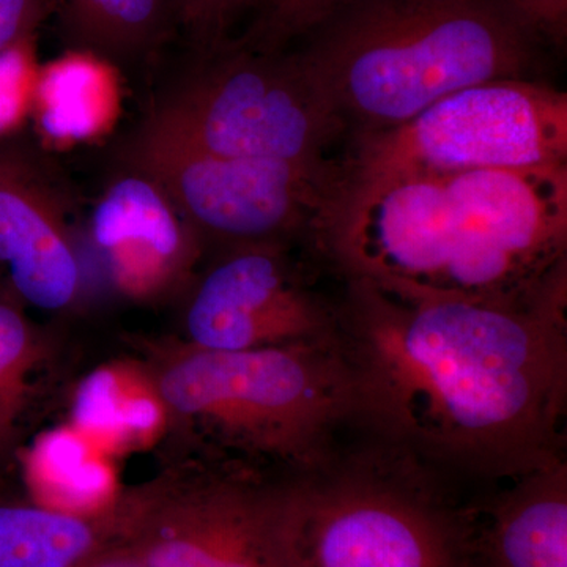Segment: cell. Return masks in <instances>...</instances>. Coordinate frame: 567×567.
Wrapping results in <instances>:
<instances>
[{
	"mask_svg": "<svg viewBox=\"0 0 567 567\" xmlns=\"http://www.w3.org/2000/svg\"><path fill=\"white\" fill-rule=\"evenodd\" d=\"M567 287L524 305L405 300L349 281L353 423L421 465L517 477L563 461Z\"/></svg>",
	"mask_w": 567,
	"mask_h": 567,
	"instance_id": "obj_1",
	"label": "cell"
},
{
	"mask_svg": "<svg viewBox=\"0 0 567 567\" xmlns=\"http://www.w3.org/2000/svg\"><path fill=\"white\" fill-rule=\"evenodd\" d=\"M142 369L169 450L238 462L286 477L324 468L334 436L353 423L352 380L341 347H153Z\"/></svg>",
	"mask_w": 567,
	"mask_h": 567,
	"instance_id": "obj_2",
	"label": "cell"
},
{
	"mask_svg": "<svg viewBox=\"0 0 567 567\" xmlns=\"http://www.w3.org/2000/svg\"><path fill=\"white\" fill-rule=\"evenodd\" d=\"M309 37L297 58L360 132L480 82L524 78L540 40L503 0H360Z\"/></svg>",
	"mask_w": 567,
	"mask_h": 567,
	"instance_id": "obj_3",
	"label": "cell"
},
{
	"mask_svg": "<svg viewBox=\"0 0 567 567\" xmlns=\"http://www.w3.org/2000/svg\"><path fill=\"white\" fill-rule=\"evenodd\" d=\"M297 480L167 450L117 492L114 540L147 567H303Z\"/></svg>",
	"mask_w": 567,
	"mask_h": 567,
	"instance_id": "obj_4",
	"label": "cell"
},
{
	"mask_svg": "<svg viewBox=\"0 0 567 567\" xmlns=\"http://www.w3.org/2000/svg\"><path fill=\"white\" fill-rule=\"evenodd\" d=\"M298 477L303 567H481L475 518L385 446Z\"/></svg>",
	"mask_w": 567,
	"mask_h": 567,
	"instance_id": "obj_5",
	"label": "cell"
},
{
	"mask_svg": "<svg viewBox=\"0 0 567 567\" xmlns=\"http://www.w3.org/2000/svg\"><path fill=\"white\" fill-rule=\"evenodd\" d=\"M144 125L215 155L317 166L346 122L297 54L246 47L183 81Z\"/></svg>",
	"mask_w": 567,
	"mask_h": 567,
	"instance_id": "obj_6",
	"label": "cell"
},
{
	"mask_svg": "<svg viewBox=\"0 0 567 567\" xmlns=\"http://www.w3.org/2000/svg\"><path fill=\"white\" fill-rule=\"evenodd\" d=\"M567 164V96L525 78L480 82L401 125L360 132L347 174L446 175Z\"/></svg>",
	"mask_w": 567,
	"mask_h": 567,
	"instance_id": "obj_7",
	"label": "cell"
},
{
	"mask_svg": "<svg viewBox=\"0 0 567 567\" xmlns=\"http://www.w3.org/2000/svg\"><path fill=\"white\" fill-rule=\"evenodd\" d=\"M312 229L349 281L405 300L445 295L458 234L443 177L341 174Z\"/></svg>",
	"mask_w": 567,
	"mask_h": 567,
	"instance_id": "obj_8",
	"label": "cell"
},
{
	"mask_svg": "<svg viewBox=\"0 0 567 567\" xmlns=\"http://www.w3.org/2000/svg\"><path fill=\"white\" fill-rule=\"evenodd\" d=\"M130 169L151 177L200 234L229 248L282 244L312 227L341 174L330 164L215 155L142 125Z\"/></svg>",
	"mask_w": 567,
	"mask_h": 567,
	"instance_id": "obj_9",
	"label": "cell"
},
{
	"mask_svg": "<svg viewBox=\"0 0 567 567\" xmlns=\"http://www.w3.org/2000/svg\"><path fill=\"white\" fill-rule=\"evenodd\" d=\"M183 341L210 350L334 346L338 312L305 286L282 244L234 246L194 286Z\"/></svg>",
	"mask_w": 567,
	"mask_h": 567,
	"instance_id": "obj_10",
	"label": "cell"
},
{
	"mask_svg": "<svg viewBox=\"0 0 567 567\" xmlns=\"http://www.w3.org/2000/svg\"><path fill=\"white\" fill-rule=\"evenodd\" d=\"M69 194L39 155L0 142V271L13 300L58 312L80 297L82 267Z\"/></svg>",
	"mask_w": 567,
	"mask_h": 567,
	"instance_id": "obj_11",
	"label": "cell"
},
{
	"mask_svg": "<svg viewBox=\"0 0 567 567\" xmlns=\"http://www.w3.org/2000/svg\"><path fill=\"white\" fill-rule=\"evenodd\" d=\"M462 244L536 276L566 270L567 164L443 177Z\"/></svg>",
	"mask_w": 567,
	"mask_h": 567,
	"instance_id": "obj_12",
	"label": "cell"
},
{
	"mask_svg": "<svg viewBox=\"0 0 567 567\" xmlns=\"http://www.w3.org/2000/svg\"><path fill=\"white\" fill-rule=\"evenodd\" d=\"M89 230L114 289L137 301L186 289L205 244L167 194L134 169L104 189Z\"/></svg>",
	"mask_w": 567,
	"mask_h": 567,
	"instance_id": "obj_13",
	"label": "cell"
},
{
	"mask_svg": "<svg viewBox=\"0 0 567 567\" xmlns=\"http://www.w3.org/2000/svg\"><path fill=\"white\" fill-rule=\"evenodd\" d=\"M122 106L117 66L102 52L81 48L41 63L31 121L44 145L66 152L110 136Z\"/></svg>",
	"mask_w": 567,
	"mask_h": 567,
	"instance_id": "obj_14",
	"label": "cell"
},
{
	"mask_svg": "<svg viewBox=\"0 0 567 567\" xmlns=\"http://www.w3.org/2000/svg\"><path fill=\"white\" fill-rule=\"evenodd\" d=\"M488 516L480 546L492 565L567 567L566 462L517 477Z\"/></svg>",
	"mask_w": 567,
	"mask_h": 567,
	"instance_id": "obj_15",
	"label": "cell"
},
{
	"mask_svg": "<svg viewBox=\"0 0 567 567\" xmlns=\"http://www.w3.org/2000/svg\"><path fill=\"white\" fill-rule=\"evenodd\" d=\"M112 539V511L61 513L0 486V567H76Z\"/></svg>",
	"mask_w": 567,
	"mask_h": 567,
	"instance_id": "obj_16",
	"label": "cell"
},
{
	"mask_svg": "<svg viewBox=\"0 0 567 567\" xmlns=\"http://www.w3.org/2000/svg\"><path fill=\"white\" fill-rule=\"evenodd\" d=\"M51 341L22 305L0 293V476L17 464Z\"/></svg>",
	"mask_w": 567,
	"mask_h": 567,
	"instance_id": "obj_17",
	"label": "cell"
},
{
	"mask_svg": "<svg viewBox=\"0 0 567 567\" xmlns=\"http://www.w3.org/2000/svg\"><path fill=\"white\" fill-rule=\"evenodd\" d=\"M70 28L89 50L128 54L162 24L166 0H63Z\"/></svg>",
	"mask_w": 567,
	"mask_h": 567,
	"instance_id": "obj_18",
	"label": "cell"
},
{
	"mask_svg": "<svg viewBox=\"0 0 567 567\" xmlns=\"http://www.w3.org/2000/svg\"><path fill=\"white\" fill-rule=\"evenodd\" d=\"M360 0H268L246 47L282 52L290 41L309 37Z\"/></svg>",
	"mask_w": 567,
	"mask_h": 567,
	"instance_id": "obj_19",
	"label": "cell"
},
{
	"mask_svg": "<svg viewBox=\"0 0 567 567\" xmlns=\"http://www.w3.org/2000/svg\"><path fill=\"white\" fill-rule=\"evenodd\" d=\"M40 66L35 35L0 52V142L14 140L31 121Z\"/></svg>",
	"mask_w": 567,
	"mask_h": 567,
	"instance_id": "obj_20",
	"label": "cell"
},
{
	"mask_svg": "<svg viewBox=\"0 0 567 567\" xmlns=\"http://www.w3.org/2000/svg\"><path fill=\"white\" fill-rule=\"evenodd\" d=\"M183 24L205 43H219L227 29L257 0H173Z\"/></svg>",
	"mask_w": 567,
	"mask_h": 567,
	"instance_id": "obj_21",
	"label": "cell"
},
{
	"mask_svg": "<svg viewBox=\"0 0 567 567\" xmlns=\"http://www.w3.org/2000/svg\"><path fill=\"white\" fill-rule=\"evenodd\" d=\"M540 40L563 44L567 35V0H503Z\"/></svg>",
	"mask_w": 567,
	"mask_h": 567,
	"instance_id": "obj_22",
	"label": "cell"
},
{
	"mask_svg": "<svg viewBox=\"0 0 567 567\" xmlns=\"http://www.w3.org/2000/svg\"><path fill=\"white\" fill-rule=\"evenodd\" d=\"M50 7L51 0H0V52L35 35Z\"/></svg>",
	"mask_w": 567,
	"mask_h": 567,
	"instance_id": "obj_23",
	"label": "cell"
},
{
	"mask_svg": "<svg viewBox=\"0 0 567 567\" xmlns=\"http://www.w3.org/2000/svg\"><path fill=\"white\" fill-rule=\"evenodd\" d=\"M76 567H147L130 548L112 539Z\"/></svg>",
	"mask_w": 567,
	"mask_h": 567,
	"instance_id": "obj_24",
	"label": "cell"
},
{
	"mask_svg": "<svg viewBox=\"0 0 567 567\" xmlns=\"http://www.w3.org/2000/svg\"><path fill=\"white\" fill-rule=\"evenodd\" d=\"M481 567H496L495 565H492L491 561L483 555V561H481Z\"/></svg>",
	"mask_w": 567,
	"mask_h": 567,
	"instance_id": "obj_25",
	"label": "cell"
}]
</instances>
